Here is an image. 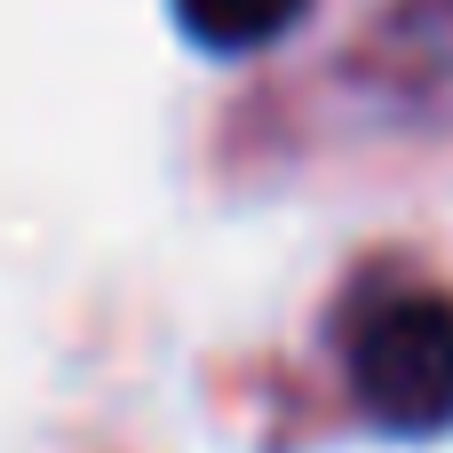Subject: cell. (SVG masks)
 Returning a JSON list of instances; mask_svg holds the SVG:
<instances>
[{"label": "cell", "instance_id": "7a4b0ae2", "mask_svg": "<svg viewBox=\"0 0 453 453\" xmlns=\"http://www.w3.org/2000/svg\"><path fill=\"white\" fill-rule=\"evenodd\" d=\"M311 0H175V24L207 48V56H255L279 32H295Z\"/></svg>", "mask_w": 453, "mask_h": 453}, {"label": "cell", "instance_id": "6da1fadb", "mask_svg": "<svg viewBox=\"0 0 453 453\" xmlns=\"http://www.w3.org/2000/svg\"><path fill=\"white\" fill-rule=\"evenodd\" d=\"M350 390L390 438H430L453 422V303L390 295L350 334Z\"/></svg>", "mask_w": 453, "mask_h": 453}]
</instances>
